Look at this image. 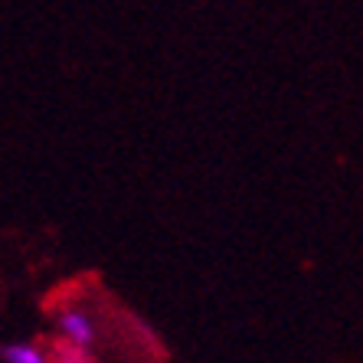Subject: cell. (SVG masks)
<instances>
[{"mask_svg":"<svg viewBox=\"0 0 363 363\" xmlns=\"http://www.w3.org/2000/svg\"><path fill=\"white\" fill-rule=\"evenodd\" d=\"M7 360L10 363H50V360H46V354H43V350H36V347H10Z\"/></svg>","mask_w":363,"mask_h":363,"instance_id":"cell-2","label":"cell"},{"mask_svg":"<svg viewBox=\"0 0 363 363\" xmlns=\"http://www.w3.org/2000/svg\"><path fill=\"white\" fill-rule=\"evenodd\" d=\"M62 334H66L69 340L76 347H85L89 340H92V324H89V318L79 311H66L62 314Z\"/></svg>","mask_w":363,"mask_h":363,"instance_id":"cell-1","label":"cell"},{"mask_svg":"<svg viewBox=\"0 0 363 363\" xmlns=\"http://www.w3.org/2000/svg\"><path fill=\"white\" fill-rule=\"evenodd\" d=\"M60 363H89L82 357V347H76V350H69V354H62V360Z\"/></svg>","mask_w":363,"mask_h":363,"instance_id":"cell-3","label":"cell"}]
</instances>
